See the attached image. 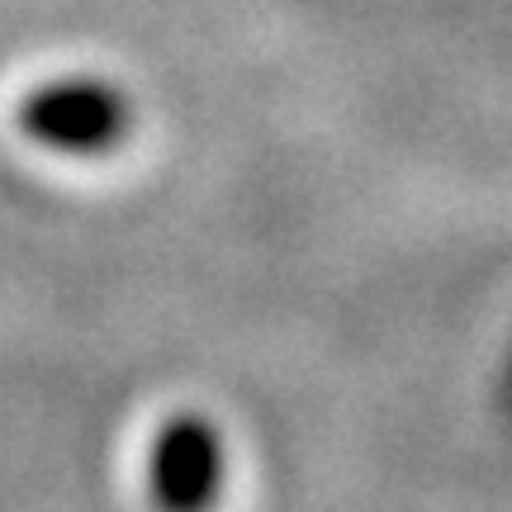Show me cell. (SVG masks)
<instances>
[{
    "label": "cell",
    "mask_w": 512,
    "mask_h": 512,
    "mask_svg": "<svg viewBox=\"0 0 512 512\" xmlns=\"http://www.w3.org/2000/svg\"><path fill=\"white\" fill-rule=\"evenodd\" d=\"M24 124L48 143H100L119 124V105L100 86H53L29 100Z\"/></svg>",
    "instance_id": "6da1fadb"
},
{
    "label": "cell",
    "mask_w": 512,
    "mask_h": 512,
    "mask_svg": "<svg viewBox=\"0 0 512 512\" xmlns=\"http://www.w3.org/2000/svg\"><path fill=\"white\" fill-rule=\"evenodd\" d=\"M209 479V451L195 432H181V437L166 446V498L176 503H195Z\"/></svg>",
    "instance_id": "7a4b0ae2"
}]
</instances>
